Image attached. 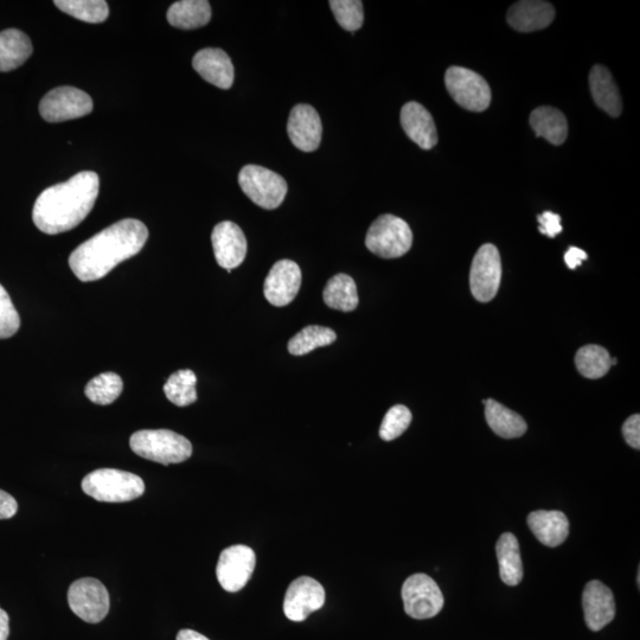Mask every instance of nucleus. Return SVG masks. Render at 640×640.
<instances>
[{
    "instance_id": "nucleus-1",
    "label": "nucleus",
    "mask_w": 640,
    "mask_h": 640,
    "mask_svg": "<svg viewBox=\"0 0 640 640\" xmlns=\"http://www.w3.org/2000/svg\"><path fill=\"white\" fill-rule=\"evenodd\" d=\"M147 239L149 230L142 221H119L76 248L69 256V266L83 283L105 278L121 262L142 251Z\"/></svg>"
},
{
    "instance_id": "nucleus-2",
    "label": "nucleus",
    "mask_w": 640,
    "mask_h": 640,
    "mask_svg": "<svg viewBox=\"0 0 640 640\" xmlns=\"http://www.w3.org/2000/svg\"><path fill=\"white\" fill-rule=\"evenodd\" d=\"M99 189V176L93 171H82L66 183L44 190L32 210L35 226L48 235L78 227L91 213Z\"/></svg>"
},
{
    "instance_id": "nucleus-3",
    "label": "nucleus",
    "mask_w": 640,
    "mask_h": 640,
    "mask_svg": "<svg viewBox=\"0 0 640 640\" xmlns=\"http://www.w3.org/2000/svg\"><path fill=\"white\" fill-rule=\"evenodd\" d=\"M82 490L98 502L125 503L142 497L144 480L134 473L100 469L89 473L82 480Z\"/></svg>"
},
{
    "instance_id": "nucleus-4",
    "label": "nucleus",
    "mask_w": 640,
    "mask_h": 640,
    "mask_svg": "<svg viewBox=\"0 0 640 640\" xmlns=\"http://www.w3.org/2000/svg\"><path fill=\"white\" fill-rule=\"evenodd\" d=\"M132 451L162 465L181 464L192 454V445L183 435L169 430H144L130 439Z\"/></svg>"
},
{
    "instance_id": "nucleus-5",
    "label": "nucleus",
    "mask_w": 640,
    "mask_h": 640,
    "mask_svg": "<svg viewBox=\"0 0 640 640\" xmlns=\"http://www.w3.org/2000/svg\"><path fill=\"white\" fill-rule=\"evenodd\" d=\"M413 245V233L406 221L398 216L382 215L371 224L366 246L383 259H396L408 253Z\"/></svg>"
},
{
    "instance_id": "nucleus-6",
    "label": "nucleus",
    "mask_w": 640,
    "mask_h": 640,
    "mask_svg": "<svg viewBox=\"0 0 640 640\" xmlns=\"http://www.w3.org/2000/svg\"><path fill=\"white\" fill-rule=\"evenodd\" d=\"M239 184L256 206L267 210L280 207L288 190L283 177L258 165L245 166L240 171Z\"/></svg>"
},
{
    "instance_id": "nucleus-7",
    "label": "nucleus",
    "mask_w": 640,
    "mask_h": 640,
    "mask_svg": "<svg viewBox=\"0 0 640 640\" xmlns=\"http://www.w3.org/2000/svg\"><path fill=\"white\" fill-rule=\"evenodd\" d=\"M448 93L467 111L484 112L491 104V88L483 76L463 67H451L445 74Z\"/></svg>"
},
{
    "instance_id": "nucleus-8",
    "label": "nucleus",
    "mask_w": 640,
    "mask_h": 640,
    "mask_svg": "<svg viewBox=\"0 0 640 640\" xmlns=\"http://www.w3.org/2000/svg\"><path fill=\"white\" fill-rule=\"evenodd\" d=\"M68 604L83 622L98 624L110 612V594L101 581L83 578L69 587Z\"/></svg>"
},
{
    "instance_id": "nucleus-9",
    "label": "nucleus",
    "mask_w": 640,
    "mask_h": 640,
    "mask_svg": "<svg viewBox=\"0 0 640 640\" xmlns=\"http://www.w3.org/2000/svg\"><path fill=\"white\" fill-rule=\"evenodd\" d=\"M405 611L414 619H430L443 610L444 595L437 582L426 574L409 576L402 587Z\"/></svg>"
},
{
    "instance_id": "nucleus-10",
    "label": "nucleus",
    "mask_w": 640,
    "mask_h": 640,
    "mask_svg": "<svg viewBox=\"0 0 640 640\" xmlns=\"http://www.w3.org/2000/svg\"><path fill=\"white\" fill-rule=\"evenodd\" d=\"M501 280V255L496 246L486 243L472 261L470 286L473 297L480 303L491 302L497 296Z\"/></svg>"
},
{
    "instance_id": "nucleus-11",
    "label": "nucleus",
    "mask_w": 640,
    "mask_h": 640,
    "mask_svg": "<svg viewBox=\"0 0 640 640\" xmlns=\"http://www.w3.org/2000/svg\"><path fill=\"white\" fill-rule=\"evenodd\" d=\"M93 111V100L87 93L74 87H59L41 100L40 114L48 123L85 117Z\"/></svg>"
},
{
    "instance_id": "nucleus-12",
    "label": "nucleus",
    "mask_w": 640,
    "mask_h": 640,
    "mask_svg": "<svg viewBox=\"0 0 640 640\" xmlns=\"http://www.w3.org/2000/svg\"><path fill=\"white\" fill-rule=\"evenodd\" d=\"M256 565L255 553L247 546H232L224 549L216 567V576L224 591L235 593L242 590L252 578Z\"/></svg>"
},
{
    "instance_id": "nucleus-13",
    "label": "nucleus",
    "mask_w": 640,
    "mask_h": 640,
    "mask_svg": "<svg viewBox=\"0 0 640 640\" xmlns=\"http://www.w3.org/2000/svg\"><path fill=\"white\" fill-rule=\"evenodd\" d=\"M325 604L324 587L309 576H300L294 580L285 595V616L292 622L300 623L311 613L320 610Z\"/></svg>"
},
{
    "instance_id": "nucleus-14",
    "label": "nucleus",
    "mask_w": 640,
    "mask_h": 640,
    "mask_svg": "<svg viewBox=\"0 0 640 640\" xmlns=\"http://www.w3.org/2000/svg\"><path fill=\"white\" fill-rule=\"evenodd\" d=\"M302 270L292 260H280L272 267L265 280V297L272 305L287 306L296 299L302 286Z\"/></svg>"
},
{
    "instance_id": "nucleus-15",
    "label": "nucleus",
    "mask_w": 640,
    "mask_h": 640,
    "mask_svg": "<svg viewBox=\"0 0 640 640\" xmlns=\"http://www.w3.org/2000/svg\"><path fill=\"white\" fill-rule=\"evenodd\" d=\"M217 264L228 273L239 267L246 259L247 239L242 229L234 222L224 221L211 234Z\"/></svg>"
},
{
    "instance_id": "nucleus-16",
    "label": "nucleus",
    "mask_w": 640,
    "mask_h": 640,
    "mask_svg": "<svg viewBox=\"0 0 640 640\" xmlns=\"http://www.w3.org/2000/svg\"><path fill=\"white\" fill-rule=\"evenodd\" d=\"M287 132L297 149L304 152L316 151L322 142V120L312 106L297 105L288 118Z\"/></svg>"
},
{
    "instance_id": "nucleus-17",
    "label": "nucleus",
    "mask_w": 640,
    "mask_h": 640,
    "mask_svg": "<svg viewBox=\"0 0 640 640\" xmlns=\"http://www.w3.org/2000/svg\"><path fill=\"white\" fill-rule=\"evenodd\" d=\"M582 606L586 624L592 631L603 630L616 617V603L612 591L597 580L586 585L582 595Z\"/></svg>"
},
{
    "instance_id": "nucleus-18",
    "label": "nucleus",
    "mask_w": 640,
    "mask_h": 640,
    "mask_svg": "<svg viewBox=\"0 0 640 640\" xmlns=\"http://www.w3.org/2000/svg\"><path fill=\"white\" fill-rule=\"evenodd\" d=\"M401 125L409 139L421 149L431 150L438 144L437 126L426 108L418 102H408L401 110Z\"/></svg>"
},
{
    "instance_id": "nucleus-19",
    "label": "nucleus",
    "mask_w": 640,
    "mask_h": 640,
    "mask_svg": "<svg viewBox=\"0 0 640 640\" xmlns=\"http://www.w3.org/2000/svg\"><path fill=\"white\" fill-rule=\"evenodd\" d=\"M192 67L204 80L221 89H229L234 83V66L223 50L207 48L198 51Z\"/></svg>"
},
{
    "instance_id": "nucleus-20",
    "label": "nucleus",
    "mask_w": 640,
    "mask_h": 640,
    "mask_svg": "<svg viewBox=\"0 0 640 640\" xmlns=\"http://www.w3.org/2000/svg\"><path fill=\"white\" fill-rule=\"evenodd\" d=\"M508 23L520 32H533L549 27L555 18L553 5L537 0H523L511 6Z\"/></svg>"
},
{
    "instance_id": "nucleus-21",
    "label": "nucleus",
    "mask_w": 640,
    "mask_h": 640,
    "mask_svg": "<svg viewBox=\"0 0 640 640\" xmlns=\"http://www.w3.org/2000/svg\"><path fill=\"white\" fill-rule=\"evenodd\" d=\"M528 526L544 546L555 548L567 540L568 518L561 511L537 510L528 516Z\"/></svg>"
},
{
    "instance_id": "nucleus-22",
    "label": "nucleus",
    "mask_w": 640,
    "mask_h": 640,
    "mask_svg": "<svg viewBox=\"0 0 640 640\" xmlns=\"http://www.w3.org/2000/svg\"><path fill=\"white\" fill-rule=\"evenodd\" d=\"M590 87L594 102L601 110L613 118H618L622 114V96L610 70L604 66H594L590 74Z\"/></svg>"
},
{
    "instance_id": "nucleus-23",
    "label": "nucleus",
    "mask_w": 640,
    "mask_h": 640,
    "mask_svg": "<svg viewBox=\"0 0 640 640\" xmlns=\"http://www.w3.org/2000/svg\"><path fill=\"white\" fill-rule=\"evenodd\" d=\"M497 559L499 563V574L505 585L517 586L523 580V562L521 558L520 543L516 536L505 533L497 542Z\"/></svg>"
},
{
    "instance_id": "nucleus-24",
    "label": "nucleus",
    "mask_w": 640,
    "mask_h": 640,
    "mask_svg": "<svg viewBox=\"0 0 640 640\" xmlns=\"http://www.w3.org/2000/svg\"><path fill=\"white\" fill-rule=\"evenodd\" d=\"M485 418L492 431L504 439L520 438L527 432V422L521 415L512 412L501 403L489 399L483 400Z\"/></svg>"
},
{
    "instance_id": "nucleus-25",
    "label": "nucleus",
    "mask_w": 640,
    "mask_h": 640,
    "mask_svg": "<svg viewBox=\"0 0 640 640\" xmlns=\"http://www.w3.org/2000/svg\"><path fill=\"white\" fill-rule=\"evenodd\" d=\"M32 54L30 38L21 30L0 32V72H11L27 62Z\"/></svg>"
},
{
    "instance_id": "nucleus-26",
    "label": "nucleus",
    "mask_w": 640,
    "mask_h": 640,
    "mask_svg": "<svg viewBox=\"0 0 640 640\" xmlns=\"http://www.w3.org/2000/svg\"><path fill=\"white\" fill-rule=\"evenodd\" d=\"M530 125L537 137L548 140L553 145H562L568 136L565 114L553 107H539L530 115Z\"/></svg>"
},
{
    "instance_id": "nucleus-27",
    "label": "nucleus",
    "mask_w": 640,
    "mask_h": 640,
    "mask_svg": "<svg viewBox=\"0 0 640 640\" xmlns=\"http://www.w3.org/2000/svg\"><path fill=\"white\" fill-rule=\"evenodd\" d=\"M211 19L210 3L207 0H182L170 6L168 21L172 27L191 30L202 28Z\"/></svg>"
},
{
    "instance_id": "nucleus-28",
    "label": "nucleus",
    "mask_w": 640,
    "mask_h": 640,
    "mask_svg": "<svg viewBox=\"0 0 640 640\" xmlns=\"http://www.w3.org/2000/svg\"><path fill=\"white\" fill-rule=\"evenodd\" d=\"M323 298L330 309L342 312L354 311L360 303L355 281L348 274L332 277L324 288Z\"/></svg>"
},
{
    "instance_id": "nucleus-29",
    "label": "nucleus",
    "mask_w": 640,
    "mask_h": 640,
    "mask_svg": "<svg viewBox=\"0 0 640 640\" xmlns=\"http://www.w3.org/2000/svg\"><path fill=\"white\" fill-rule=\"evenodd\" d=\"M612 357L599 345H586L576 352V368L587 379L597 380L604 377L612 367Z\"/></svg>"
},
{
    "instance_id": "nucleus-30",
    "label": "nucleus",
    "mask_w": 640,
    "mask_h": 640,
    "mask_svg": "<svg viewBox=\"0 0 640 640\" xmlns=\"http://www.w3.org/2000/svg\"><path fill=\"white\" fill-rule=\"evenodd\" d=\"M337 335L334 330L324 326H306L288 342V351L293 356H304L318 348L326 347L336 342Z\"/></svg>"
},
{
    "instance_id": "nucleus-31",
    "label": "nucleus",
    "mask_w": 640,
    "mask_h": 640,
    "mask_svg": "<svg viewBox=\"0 0 640 640\" xmlns=\"http://www.w3.org/2000/svg\"><path fill=\"white\" fill-rule=\"evenodd\" d=\"M196 383L197 377L194 371L178 370L165 383L166 398L178 407L190 406L197 401Z\"/></svg>"
},
{
    "instance_id": "nucleus-32",
    "label": "nucleus",
    "mask_w": 640,
    "mask_h": 640,
    "mask_svg": "<svg viewBox=\"0 0 640 640\" xmlns=\"http://www.w3.org/2000/svg\"><path fill=\"white\" fill-rule=\"evenodd\" d=\"M54 4L67 15L86 23H102L110 15L105 0H56Z\"/></svg>"
},
{
    "instance_id": "nucleus-33",
    "label": "nucleus",
    "mask_w": 640,
    "mask_h": 640,
    "mask_svg": "<svg viewBox=\"0 0 640 640\" xmlns=\"http://www.w3.org/2000/svg\"><path fill=\"white\" fill-rule=\"evenodd\" d=\"M123 389L124 383L119 375L104 373L88 382L85 394L95 405L107 406L119 398Z\"/></svg>"
},
{
    "instance_id": "nucleus-34",
    "label": "nucleus",
    "mask_w": 640,
    "mask_h": 640,
    "mask_svg": "<svg viewBox=\"0 0 640 640\" xmlns=\"http://www.w3.org/2000/svg\"><path fill=\"white\" fill-rule=\"evenodd\" d=\"M330 8L344 30L355 32L364 21L363 3L360 0H331Z\"/></svg>"
},
{
    "instance_id": "nucleus-35",
    "label": "nucleus",
    "mask_w": 640,
    "mask_h": 640,
    "mask_svg": "<svg viewBox=\"0 0 640 640\" xmlns=\"http://www.w3.org/2000/svg\"><path fill=\"white\" fill-rule=\"evenodd\" d=\"M412 422V413L406 406L396 405L389 409L382 421L380 437L384 441H392L401 437Z\"/></svg>"
},
{
    "instance_id": "nucleus-36",
    "label": "nucleus",
    "mask_w": 640,
    "mask_h": 640,
    "mask_svg": "<svg viewBox=\"0 0 640 640\" xmlns=\"http://www.w3.org/2000/svg\"><path fill=\"white\" fill-rule=\"evenodd\" d=\"M21 326V317L8 291L0 285V339H6L17 334Z\"/></svg>"
},
{
    "instance_id": "nucleus-37",
    "label": "nucleus",
    "mask_w": 640,
    "mask_h": 640,
    "mask_svg": "<svg viewBox=\"0 0 640 640\" xmlns=\"http://www.w3.org/2000/svg\"><path fill=\"white\" fill-rule=\"evenodd\" d=\"M537 220H539L540 223V233L547 235L548 238L553 239L562 232L561 217L558 214L544 211L543 214L537 216Z\"/></svg>"
},
{
    "instance_id": "nucleus-38",
    "label": "nucleus",
    "mask_w": 640,
    "mask_h": 640,
    "mask_svg": "<svg viewBox=\"0 0 640 640\" xmlns=\"http://www.w3.org/2000/svg\"><path fill=\"white\" fill-rule=\"evenodd\" d=\"M623 435L627 444H629L632 448H636V450H639L640 448V416L639 414L630 416V418L624 422Z\"/></svg>"
},
{
    "instance_id": "nucleus-39",
    "label": "nucleus",
    "mask_w": 640,
    "mask_h": 640,
    "mask_svg": "<svg viewBox=\"0 0 640 640\" xmlns=\"http://www.w3.org/2000/svg\"><path fill=\"white\" fill-rule=\"evenodd\" d=\"M18 504L16 499L0 490V520H9L17 514Z\"/></svg>"
},
{
    "instance_id": "nucleus-40",
    "label": "nucleus",
    "mask_w": 640,
    "mask_h": 640,
    "mask_svg": "<svg viewBox=\"0 0 640 640\" xmlns=\"http://www.w3.org/2000/svg\"><path fill=\"white\" fill-rule=\"evenodd\" d=\"M587 259L588 255L586 252L576 247L569 248L568 252L565 254L566 265L571 268V270H575L576 267L581 266L582 261Z\"/></svg>"
},
{
    "instance_id": "nucleus-41",
    "label": "nucleus",
    "mask_w": 640,
    "mask_h": 640,
    "mask_svg": "<svg viewBox=\"0 0 640 640\" xmlns=\"http://www.w3.org/2000/svg\"><path fill=\"white\" fill-rule=\"evenodd\" d=\"M10 635V618L2 608H0V640H8Z\"/></svg>"
},
{
    "instance_id": "nucleus-42",
    "label": "nucleus",
    "mask_w": 640,
    "mask_h": 640,
    "mask_svg": "<svg viewBox=\"0 0 640 640\" xmlns=\"http://www.w3.org/2000/svg\"><path fill=\"white\" fill-rule=\"evenodd\" d=\"M177 640H210L194 630H182L178 632Z\"/></svg>"
}]
</instances>
